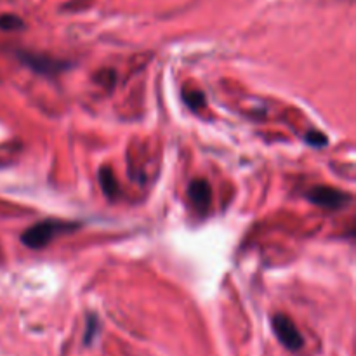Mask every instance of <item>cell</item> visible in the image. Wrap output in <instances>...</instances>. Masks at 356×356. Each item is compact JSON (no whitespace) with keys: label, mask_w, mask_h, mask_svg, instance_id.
<instances>
[{"label":"cell","mask_w":356,"mask_h":356,"mask_svg":"<svg viewBox=\"0 0 356 356\" xmlns=\"http://www.w3.org/2000/svg\"><path fill=\"white\" fill-rule=\"evenodd\" d=\"M76 228H79L76 222L45 219V221L30 226V228L21 235V242H23L28 249H44V247L47 245L49 242H52L58 235L66 232H73V229Z\"/></svg>","instance_id":"cell-1"},{"label":"cell","mask_w":356,"mask_h":356,"mask_svg":"<svg viewBox=\"0 0 356 356\" xmlns=\"http://www.w3.org/2000/svg\"><path fill=\"white\" fill-rule=\"evenodd\" d=\"M308 200L312 204L318 205L322 209H329V211H339V209L346 207L351 197L344 191L336 190L330 186H316L308 191Z\"/></svg>","instance_id":"cell-2"},{"label":"cell","mask_w":356,"mask_h":356,"mask_svg":"<svg viewBox=\"0 0 356 356\" xmlns=\"http://www.w3.org/2000/svg\"><path fill=\"white\" fill-rule=\"evenodd\" d=\"M273 330L277 334L278 341L284 344L287 350L291 351H299L305 346V339H302L301 332L298 330V327L294 325L289 316L285 315H275L273 316Z\"/></svg>","instance_id":"cell-3"},{"label":"cell","mask_w":356,"mask_h":356,"mask_svg":"<svg viewBox=\"0 0 356 356\" xmlns=\"http://www.w3.org/2000/svg\"><path fill=\"white\" fill-rule=\"evenodd\" d=\"M21 61L31 68L33 72L40 73V75H56V73L63 72L66 68V63L58 61V59H52L49 56L35 54V52H24V54H19Z\"/></svg>","instance_id":"cell-4"},{"label":"cell","mask_w":356,"mask_h":356,"mask_svg":"<svg viewBox=\"0 0 356 356\" xmlns=\"http://www.w3.org/2000/svg\"><path fill=\"white\" fill-rule=\"evenodd\" d=\"M188 195H190L191 198V204H193L200 212H205L209 209V205H211L212 190L211 184L205 179L191 181L190 188H188Z\"/></svg>","instance_id":"cell-5"},{"label":"cell","mask_w":356,"mask_h":356,"mask_svg":"<svg viewBox=\"0 0 356 356\" xmlns=\"http://www.w3.org/2000/svg\"><path fill=\"white\" fill-rule=\"evenodd\" d=\"M99 183H101V188H103V191L106 197L113 198L115 195H117L118 184H117V179H115V176H113V170H111L110 167H103V169L99 170Z\"/></svg>","instance_id":"cell-6"},{"label":"cell","mask_w":356,"mask_h":356,"mask_svg":"<svg viewBox=\"0 0 356 356\" xmlns=\"http://www.w3.org/2000/svg\"><path fill=\"white\" fill-rule=\"evenodd\" d=\"M23 26H24L23 19L14 16V14H3V16H0V28H2V30L14 31V30H21Z\"/></svg>","instance_id":"cell-7"},{"label":"cell","mask_w":356,"mask_h":356,"mask_svg":"<svg viewBox=\"0 0 356 356\" xmlns=\"http://www.w3.org/2000/svg\"><path fill=\"white\" fill-rule=\"evenodd\" d=\"M306 141H308L312 146H316V148L327 145V138L322 134V132H309V134L306 136Z\"/></svg>","instance_id":"cell-8"},{"label":"cell","mask_w":356,"mask_h":356,"mask_svg":"<svg viewBox=\"0 0 356 356\" xmlns=\"http://www.w3.org/2000/svg\"><path fill=\"white\" fill-rule=\"evenodd\" d=\"M188 104H190V106L193 108V110H197V108H200L202 104H205L204 94H200V92L190 94V97H188Z\"/></svg>","instance_id":"cell-9"}]
</instances>
